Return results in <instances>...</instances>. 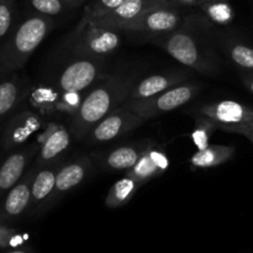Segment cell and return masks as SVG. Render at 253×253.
I'll use <instances>...</instances> for the list:
<instances>
[{
	"label": "cell",
	"mask_w": 253,
	"mask_h": 253,
	"mask_svg": "<svg viewBox=\"0 0 253 253\" xmlns=\"http://www.w3.org/2000/svg\"><path fill=\"white\" fill-rule=\"evenodd\" d=\"M207 1H212V0H202V2H207Z\"/></svg>",
	"instance_id": "obj_37"
},
{
	"label": "cell",
	"mask_w": 253,
	"mask_h": 253,
	"mask_svg": "<svg viewBox=\"0 0 253 253\" xmlns=\"http://www.w3.org/2000/svg\"><path fill=\"white\" fill-rule=\"evenodd\" d=\"M194 118L195 126L194 130L190 133V137L197 150H204L210 145V138L212 133L217 130V126L214 121L203 115H195Z\"/></svg>",
	"instance_id": "obj_26"
},
{
	"label": "cell",
	"mask_w": 253,
	"mask_h": 253,
	"mask_svg": "<svg viewBox=\"0 0 253 253\" xmlns=\"http://www.w3.org/2000/svg\"><path fill=\"white\" fill-rule=\"evenodd\" d=\"M219 130L225 131V132L240 133L245 136L247 140H250L253 143V125L252 126H221Z\"/></svg>",
	"instance_id": "obj_31"
},
{
	"label": "cell",
	"mask_w": 253,
	"mask_h": 253,
	"mask_svg": "<svg viewBox=\"0 0 253 253\" xmlns=\"http://www.w3.org/2000/svg\"><path fill=\"white\" fill-rule=\"evenodd\" d=\"M69 42V48L78 57L104 58L120 47L121 37L116 30L88 22L77 25Z\"/></svg>",
	"instance_id": "obj_4"
},
{
	"label": "cell",
	"mask_w": 253,
	"mask_h": 253,
	"mask_svg": "<svg viewBox=\"0 0 253 253\" xmlns=\"http://www.w3.org/2000/svg\"><path fill=\"white\" fill-rule=\"evenodd\" d=\"M14 0H0V46L15 27Z\"/></svg>",
	"instance_id": "obj_28"
},
{
	"label": "cell",
	"mask_w": 253,
	"mask_h": 253,
	"mask_svg": "<svg viewBox=\"0 0 253 253\" xmlns=\"http://www.w3.org/2000/svg\"><path fill=\"white\" fill-rule=\"evenodd\" d=\"M136 81L127 74H108L86 93L81 108L72 116L69 131L84 140L104 118L127 101Z\"/></svg>",
	"instance_id": "obj_1"
},
{
	"label": "cell",
	"mask_w": 253,
	"mask_h": 253,
	"mask_svg": "<svg viewBox=\"0 0 253 253\" xmlns=\"http://www.w3.org/2000/svg\"><path fill=\"white\" fill-rule=\"evenodd\" d=\"M224 49L235 66L253 74V47L239 41H229L225 43Z\"/></svg>",
	"instance_id": "obj_24"
},
{
	"label": "cell",
	"mask_w": 253,
	"mask_h": 253,
	"mask_svg": "<svg viewBox=\"0 0 253 253\" xmlns=\"http://www.w3.org/2000/svg\"><path fill=\"white\" fill-rule=\"evenodd\" d=\"M200 7L205 16L217 25H227L234 20V9L227 0H212L202 2Z\"/></svg>",
	"instance_id": "obj_25"
},
{
	"label": "cell",
	"mask_w": 253,
	"mask_h": 253,
	"mask_svg": "<svg viewBox=\"0 0 253 253\" xmlns=\"http://www.w3.org/2000/svg\"><path fill=\"white\" fill-rule=\"evenodd\" d=\"M39 150V142L31 143L15 150L0 163V199L24 177Z\"/></svg>",
	"instance_id": "obj_12"
},
{
	"label": "cell",
	"mask_w": 253,
	"mask_h": 253,
	"mask_svg": "<svg viewBox=\"0 0 253 253\" xmlns=\"http://www.w3.org/2000/svg\"><path fill=\"white\" fill-rule=\"evenodd\" d=\"M71 131L67 130L66 126L58 123H49L37 138L40 150L34 165L42 167L61 161V157L71 145Z\"/></svg>",
	"instance_id": "obj_11"
},
{
	"label": "cell",
	"mask_w": 253,
	"mask_h": 253,
	"mask_svg": "<svg viewBox=\"0 0 253 253\" xmlns=\"http://www.w3.org/2000/svg\"><path fill=\"white\" fill-rule=\"evenodd\" d=\"M197 115L214 121L217 130L221 126H252L253 108L234 100H221L204 104L197 109Z\"/></svg>",
	"instance_id": "obj_10"
},
{
	"label": "cell",
	"mask_w": 253,
	"mask_h": 253,
	"mask_svg": "<svg viewBox=\"0 0 253 253\" xmlns=\"http://www.w3.org/2000/svg\"><path fill=\"white\" fill-rule=\"evenodd\" d=\"M43 116L34 110H20L12 114L2 128L0 150L15 151L24 146L34 133L43 127Z\"/></svg>",
	"instance_id": "obj_8"
},
{
	"label": "cell",
	"mask_w": 253,
	"mask_h": 253,
	"mask_svg": "<svg viewBox=\"0 0 253 253\" xmlns=\"http://www.w3.org/2000/svg\"><path fill=\"white\" fill-rule=\"evenodd\" d=\"M62 1L66 4L67 7H76L78 5H81L84 0H62Z\"/></svg>",
	"instance_id": "obj_34"
},
{
	"label": "cell",
	"mask_w": 253,
	"mask_h": 253,
	"mask_svg": "<svg viewBox=\"0 0 253 253\" xmlns=\"http://www.w3.org/2000/svg\"><path fill=\"white\" fill-rule=\"evenodd\" d=\"M180 22L182 16L175 9V5H167L147 10L140 16L124 25L120 31L161 35L179 29Z\"/></svg>",
	"instance_id": "obj_9"
},
{
	"label": "cell",
	"mask_w": 253,
	"mask_h": 253,
	"mask_svg": "<svg viewBox=\"0 0 253 253\" xmlns=\"http://www.w3.org/2000/svg\"><path fill=\"white\" fill-rule=\"evenodd\" d=\"M200 88L202 85L199 83L184 82L152 98L127 100L124 105L147 121L187 105L197 96Z\"/></svg>",
	"instance_id": "obj_5"
},
{
	"label": "cell",
	"mask_w": 253,
	"mask_h": 253,
	"mask_svg": "<svg viewBox=\"0 0 253 253\" xmlns=\"http://www.w3.org/2000/svg\"><path fill=\"white\" fill-rule=\"evenodd\" d=\"M86 93H88V90L66 91V93H61V98H59L57 111H58V113L68 114L69 116H73L74 114L78 111V109L81 108Z\"/></svg>",
	"instance_id": "obj_29"
},
{
	"label": "cell",
	"mask_w": 253,
	"mask_h": 253,
	"mask_svg": "<svg viewBox=\"0 0 253 253\" xmlns=\"http://www.w3.org/2000/svg\"><path fill=\"white\" fill-rule=\"evenodd\" d=\"M31 86L17 76H6L0 82V120L15 114L27 98Z\"/></svg>",
	"instance_id": "obj_19"
},
{
	"label": "cell",
	"mask_w": 253,
	"mask_h": 253,
	"mask_svg": "<svg viewBox=\"0 0 253 253\" xmlns=\"http://www.w3.org/2000/svg\"><path fill=\"white\" fill-rule=\"evenodd\" d=\"M145 123V119L121 105L96 124L84 140L90 145H104L127 135Z\"/></svg>",
	"instance_id": "obj_7"
},
{
	"label": "cell",
	"mask_w": 253,
	"mask_h": 253,
	"mask_svg": "<svg viewBox=\"0 0 253 253\" xmlns=\"http://www.w3.org/2000/svg\"><path fill=\"white\" fill-rule=\"evenodd\" d=\"M29 2L35 14L48 17L57 16L67 9L66 4L62 0H29Z\"/></svg>",
	"instance_id": "obj_30"
},
{
	"label": "cell",
	"mask_w": 253,
	"mask_h": 253,
	"mask_svg": "<svg viewBox=\"0 0 253 253\" xmlns=\"http://www.w3.org/2000/svg\"><path fill=\"white\" fill-rule=\"evenodd\" d=\"M241 79H242V83H244V85L246 86V88L253 94V74H250V73L244 74Z\"/></svg>",
	"instance_id": "obj_32"
},
{
	"label": "cell",
	"mask_w": 253,
	"mask_h": 253,
	"mask_svg": "<svg viewBox=\"0 0 253 253\" xmlns=\"http://www.w3.org/2000/svg\"><path fill=\"white\" fill-rule=\"evenodd\" d=\"M148 41L161 47L183 66L194 69L198 73L205 76L219 73V64L214 54L203 47L188 30L179 27L167 34L151 35Z\"/></svg>",
	"instance_id": "obj_3"
},
{
	"label": "cell",
	"mask_w": 253,
	"mask_h": 253,
	"mask_svg": "<svg viewBox=\"0 0 253 253\" xmlns=\"http://www.w3.org/2000/svg\"><path fill=\"white\" fill-rule=\"evenodd\" d=\"M59 98L61 91L58 90L56 84H39L36 86H31L27 95L31 108L42 116H49L56 113Z\"/></svg>",
	"instance_id": "obj_21"
},
{
	"label": "cell",
	"mask_w": 253,
	"mask_h": 253,
	"mask_svg": "<svg viewBox=\"0 0 253 253\" xmlns=\"http://www.w3.org/2000/svg\"><path fill=\"white\" fill-rule=\"evenodd\" d=\"M6 253H29V252L22 251V250H14V251H10V252H6Z\"/></svg>",
	"instance_id": "obj_35"
},
{
	"label": "cell",
	"mask_w": 253,
	"mask_h": 253,
	"mask_svg": "<svg viewBox=\"0 0 253 253\" xmlns=\"http://www.w3.org/2000/svg\"><path fill=\"white\" fill-rule=\"evenodd\" d=\"M234 146L209 145L204 150H198L190 157V165L193 168H214L224 165L232 160L235 156Z\"/></svg>",
	"instance_id": "obj_22"
},
{
	"label": "cell",
	"mask_w": 253,
	"mask_h": 253,
	"mask_svg": "<svg viewBox=\"0 0 253 253\" xmlns=\"http://www.w3.org/2000/svg\"><path fill=\"white\" fill-rule=\"evenodd\" d=\"M151 140L140 141L130 145H124L105 152L100 157V162L105 169L128 170L136 165L142 153L152 145Z\"/></svg>",
	"instance_id": "obj_20"
},
{
	"label": "cell",
	"mask_w": 253,
	"mask_h": 253,
	"mask_svg": "<svg viewBox=\"0 0 253 253\" xmlns=\"http://www.w3.org/2000/svg\"><path fill=\"white\" fill-rule=\"evenodd\" d=\"M140 188V183L125 174V177L116 180L110 188L105 198V207L109 209H118L124 207L132 199Z\"/></svg>",
	"instance_id": "obj_23"
},
{
	"label": "cell",
	"mask_w": 253,
	"mask_h": 253,
	"mask_svg": "<svg viewBox=\"0 0 253 253\" xmlns=\"http://www.w3.org/2000/svg\"><path fill=\"white\" fill-rule=\"evenodd\" d=\"M168 168L169 158L167 153L160 146L152 143L138 158L136 165L131 169L126 170V175L135 179L142 187L146 183L165 174Z\"/></svg>",
	"instance_id": "obj_14"
},
{
	"label": "cell",
	"mask_w": 253,
	"mask_h": 253,
	"mask_svg": "<svg viewBox=\"0 0 253 253\" xmlns=\"http://www.w3.org/2000/svg\"><path fill=\"white\" fill-rule=\"evenodd\" d=\"M168 1H170V2H174V4H177V2H175V0H168Z\"/></svg>",
	"instance_id": "obj_38"
},
{
	"label": "cell",
	"mask_w": 253,
	"mask_h": 253,
	"mask_svg": "<svg viewBox=\"0 0 253 253\" xmlns=\"http://www.w3.org/2000/svg\"><path fill=\"white\" fill-rule=\"evenodd\" d=\"M167 5L177 4L168 1V0H124L120 6L116 7L106 16L94 21L93 24H95L96 26L105 27V29L120 31L124 25L136 19L147 10L157 6H167Z\"/></svg>",
	"instance_id": "obj_15"
},
{
	"label": "cell",
	"mask_w": 253,
	"mask_h": 253,
	"mask_svg": "<svg viewBox=\"0 0 253 253\" xmlns=\"http://www.w3.org/2000/svg\"><path fill=\"white\" fill-rule=\"evenodd\" d=\"M177 4L180 5H188V6H193V5H200L202 0H175Z\"/></svg>",
	"instance_id": "obj_33"
},
{
	"label": "cell",
	"mask_w": 253,
	"mask_h": 253,
	"mask_svg": "<svg viewBox=\"0 0 253 253\" xmlns=\"http://www.w3.org/2000/svg\"><path fill=\"white\" fill-rule=\"evenodd\" d=\"M53 26L52 17L40 14L30 15L15 25L11 34L0 46V78L24 68Z\"/></svg>",
	"instance_id": "obj_2"
},
{
	"label": "cell",
	"mask_w": 253,
	"mask_h": 253,
	"mask_svg": "<svg viewBox=\"0 0 253 253\" xmlns=\"http://www.w3.org/2000/svg\"><path fill=\"white\" fill-rule=\"evenodd\" d=\"M1 152H2V151L0 150V163H1V157H2V156H1Z\"/></svg>",
	"instance_id": "obj_36"
},
{
	"label": "cell",
	"mask_w": 253,
	"mask_h": 253,
	"mask_svg": "<svg viewBox=\"0 0 253 253\" xmlns=\"http://www.w3.org/2000/svg\"><path fill=\"white\" fill-rule=\"evenodd\" d=\"M106 76L103 58L79 57L62 69L56 81V86L61 93L85 91Z\"/></svg>",
	"instance_id": "obj_6"
},
{
	"label": "cell",
	"mask_w": 253,
	"mask_h": 253,
	"mask_svg": "<svg viewBox=\"0 0 253 253\" xmlns=\"http://www.w3.org/2000/svg\"><path fill=\"white\" fill-rule=\"evenodd\" d=\"M37 166L32 167L24 174V177L5 194L0 207V220L7 221L22 216L31 208V188Z\"/></svg>",
	"instance_id": "obj_13"
},
{
	"label": "cell",
	"mask_w": 253,
	"mask_h": 253,
	"mask_svg": "<svg viewBox=\"0 0 253 253\" xmlns=\"http://www.w3.org/2000/svg\"><path fill=\"white\" fill-rule=\"evenodd\" d=\"M93 163L89 157H81L78 160L62 165L56 175V184H54L53 194L51 198L49 208L58 202L61 198L68 194L69 192L81 185L91 170Z\"/></svg>",
	"instance_id": "obj_17"
},
{
	"label": "cell",
	"mask_w": 253,
	"mask_h": 253,
	"mask_svg": "<svg viewBox=\"0 0 253 253\" xmlns=\"http://www.w3.org/2000/svg\"><path fill=\"white\" fill-rule=\"evenodd\" d=\"M190 74L187 72H167L162 74H153L135 83L127 100H141L158 95L169 88L188 82Z\"/></svg>",
	"instance_id": "obj_18"
},
{
	"label": "cell",
	"mask_w": 253,
	"mask_h": 253,
	"mask_svg": "<svg viewBox=\"0 0 253 253\" xmlns=\"http://www.w3.org/2000/svg\"><path fill=\"white\" fill-rule=\"evenodd\" d=\"M124 0H91L90 4L84 7V14L79 24L94 22L101 17L106 16L111 11L120 6Z\"/></svg>",
	"instance_id": "obj_27"
},
{
	"label": "cell",
	"mask_w": 253,
	"mask_h": 253,
	"mask_svg": "<svg viewBox=\"0 0 253 253\" xmlns=\"http://www.w3.org/2000/svg\"><path fill=\"white\" fill-rule=\"evenodd\" d=\"M61 166L62 161H58L52 165L37 168L31 188V214L40 215L48 210L56 184V175Z\"/></svg>",
	"instance_id": "obj_16"
}]
</instances>
